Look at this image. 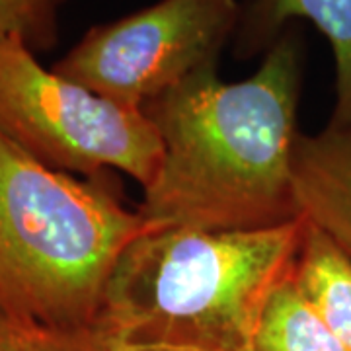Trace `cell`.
<instances>
[{
    "instance_id": "cell-1",
    "label": "cell",
    "mask_w": 351,
    "mask_h": 351,
    "mask_svg": "<svg viewBox=\"0 0 351 351\" xmlns=\"http://www.w3.org/2000/svg\"><path fill=\"white\" fill-rule=\"evenodd\" d=\"M302 41L289 29L250 78L203 69L151 101L162 162L137 207L152 226L258 230L301 219L293 186Z\"/></svg>"
},
{
    "instance_id": "cell-8",
    "label": "cell",
    "mask_w": 351,
    "mask_h": 351,
    "mask_svg": "<svg viewBox=\"0 0 351 351\" xmlns=\"http://www.w3.org/2000/svg\"><path fill=\"white\" fill-rule=\"evenodd\" d=\"M293 277L341 346L351 351V260L308 221Z\"/></svg>"
},
{
    "instance_id": "cell-11",
    "label": "cell",
    "mask_w": 351,
    "mask_h": 351,
    "mask_svg": "<svg viewBox=\"0 0 351 351\" xmlns=\"http://www.w3.org/2000/svg\"><path fill=\"white\" fill-rule=\"evenodd\" d=\"M64 0H0V38H20L36 55L57 43Z\"/></svg>"
},
{
    "instance_id": "cell-6",
    "label": "cell",
    "mask_w": 351,
    "mask_h": 351,
    "mask_svg": "<svg viewBox=\"0 0 351 351\" xmlns=\"http://www.w3.org/2000/svg\"><path fill=\"white\" fill-rule=\"evenodd\" d=\"M299 213L351 260V123L301 135L293 154Z\"/></svg>"
},
{
    "instance_id": "cell-7",
    "label": "cell",
    "mask_w": 351,
    "mask_h": 351,
    "mask_svg": "<svg viewBox=\"0 0 351 351\" xmlns=\"http://www.w3.org/2000/svg\"><path fill=\"white\" fill-rule=\"evenodd\" d=\"M291 18L311 20L330 41L336 57V106L330 123H351V0H250L240 16V57L271 47Z\"/></svg>"
},
{
    "instance_id": "cell-4",
    "label": "cell",
    "mask_w": 351,
    "mask_h": 351,
    "mask_svg": "<svg viewBox=\"0 0 351 351\" xmlns=\"http://www.w3.org/2000/svg\"><path fill=\"white\" fill-rule=\"evenodd\" d=\"M0 133L53 170L86 178L119 170L143 189L164 154L147 113L43 69L20 38H0Z\"/></svg>"
},
{
    "instance_id": "cell-3",
    "label": "cell",
    "mask_w": 351,
    "mask_h": 351,
    "mask_svg": "<svg viewBox=\"0 0 351 351\" xmlns=\"http://www.w3.org/2000/svg\"><path fill=\"white\" fill-rule=\"evenodd\" d=\"M106 174L53 170L0 133V308L51 326L98 328L117 260L158 228L127 209Z\"/></svg>"
},
{
    "instance_id": "cell-10",
    "label": "cell",
    "mask_w": 351,
    "mask_h": 351,
    "mask_svg": "<svg viewBox=\"0 0 351 351\" xmlns=\"http://www.w3.org/2000/svg\"><path fill=\"white\" fill-rule=\"evenodd\" d=\"M0 351H110L98 328H59L0 308Z\"/></svg>"
},
{
    "instance_id": "cell-9",
    "label": "cell",
    "mask_w": 351,
    "mask_h": 351,
    "mask_svg": "<svg viewBox=\"0 0 351 351\" xmlns=\"http://www.w3.org/2000/svg\"><path fill=\"white\" fill-rule=\"evenodd\" d=\"M250 351L348 350L306 301L291 274L271 291L263 304L252 334Z\"/></svg>"
},
{
    "instance_id": "cell-5",
    "label": "cell",
    "mask_w": 351,
    "mask_h": 351,
    "mask_svg": "<svg viewBox=\"0 0 351 351\" xmlns=\"http://www.w3.org/2000/svg\"><path fill=\"white\" fill-rule=\"evenodd\" d=\"M240 16L237 0H160L92 27L51 71L143 112L189 76L217 66Z\"/></svg>"
},
{
    "instance_id": "cell-12",
    "label": "cell",
    "mask_w": 351,
    "mask_h": 351,
    "mask_svg": "<svg viewBox=\"0 0 351 351\" xmlns=\"http://www.w3.org/2000/svg\"><path fill=\"white\" fill-rule=\"evenodd\" d=\"M110 351H217V350H205V348H195V346H176V343H147V341H119V339H110Z\"/></svg>"
},
{
    "instance_id": "cell-2",
    "label": "cell",
    "mask_w": 351,
    "mask_h": 351,
    "mask_svg": "<svg viewBox=\"0 0 351 351\" xmlns=\"http://www.w3.org/2000/svg\"><path fill=\"white\" fill-rule=\"evenodd\" d=\"M304 225L152 228L115 263L98 330L119 341L250 351L267 297L293 274Z\"/></svg>"
}]
</instances>
